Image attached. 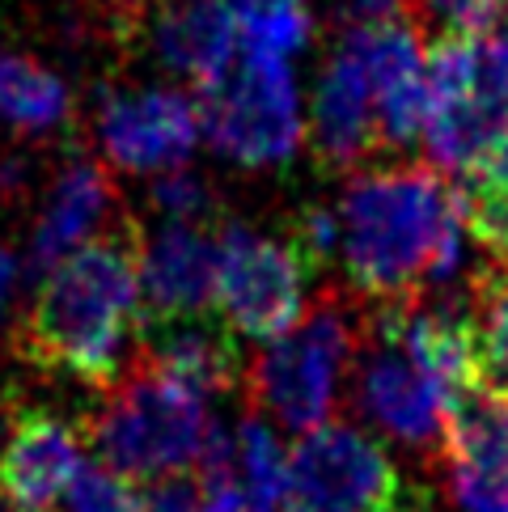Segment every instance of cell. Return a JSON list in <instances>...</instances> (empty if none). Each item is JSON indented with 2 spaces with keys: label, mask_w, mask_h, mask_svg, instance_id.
<instances>
[{
  "label": "cell",
  "mask_w": 508,
  "mask_h": 512,
  "mask_svg": "<svg viewBox=\"0 0 508 512\" xmlns=\"http://www.w3.org/2000/svg\"><path fill=\"white\" fill-rule=\"evenodd\" d=\"M335 221L343 271L377 305L458 288L475 254L458 187L432 166L352 170Z\"/></svg>",
  "instance_id": "6da1fadb"
},
{
  "label": "cell",
  "mask_w": 508,
  "mask_h": 512,
  "mask_svg": "<svg viewBox=\"0 0 508 512\" xmlns=\"http://www.w3.org/2000/svg\"><path fill=\"white\" fill-rule=\"evenodd\" d=\"M140 229L119 225L43 271L17 326V352L43 373L111 386L140 331Z\"/></svg>",
  "instance_id": "7a4b0ae2"
},
{
  "label": "cell",
  "mask_w": 508,
  "mask_h": 512,
  "mask_svg": "<svg viewBox=\"0 0 508 512\" xmlns=\"http://www.w3.org/2000/svg\"><path fill=\"white\" fill-rule=\"evenodd\" d=\"M208 428L212 419L204 398L140 360L106 386L102 407L81 424V436L98 466L115 470L127 483H149L161 474L191 470Z\"/></svg>",
  "instance_id": "3957f363"
},
{
  "label": "cell",
  "mask_w": 508,
  "mask_h": 512,
  "mask_svg": "<svg viewBox=\"0 0 508 512\" xmlns=\"http://www.w3.org/2000/svg\"><path fill=\"white\" fill-rule=\"evenodd\" d=\"M360 326L335 292L305 305L301 322L271 339L246 369L250 398L288 432H310L331 419L339 381L352 369Z\"/></svg>",
  "instance_id": "277c9868"
},
{
  "label": "cell",
  "mask_w": 508,
  "mask_h": 512,
  "mask_svg": "<svg viewBox=\"0 0 508 512\" xmlns=\"http://www.w3.org/2000/svg\"><path fill=\"white\" fill-rule=\"evenodd\" d=\"M199 136L212 140L229 161L246 170H271L293 161L305 140L293 68L280 56L246 51L221 77L195 94Z\"/></svg>",
  "instance_id": "5b68a950"
},
{
  "label": "cell",
  "mask_w": 508,
  "mask_h": 512,
  "mask_svg": "<svg viewBox=\"0 0 508 512\" xmlns=\"http://www.w3.org/2000/svg\"><path fill=\"white\" fill-rule=\"evenodd\" d=\"M314 263L293 233L271 237L242 221L216 229V288L212 309L242 339H280L301 322L310 305Z\"/></svg>",
  "instance_id": "8992f818"
},
{
  "label": "cell",
  "mask_w": 508,
  "mask_h": 512,
  "mask_svg": "<svg viewBox=\"0 0 508 512\" xmlns=\"http://www.w3.org/2000/svg\"><path fill=\"white\" fill-rule=\"evenodd\" d=\"M403 479L390 453L352 424H318L288 453L284 512H390Z\"/></svg>",
  "instance_id": "52a82bcc"
},
{
  "label": "cell",
  "mask_w": 508,
  "mask_h": 512,
  "mask_svg": "<svg viewBox=\"0 0 508 512\" xmlns=\"http://www.w3.org/2000/svg\"><path fill=\"white\" fill-rule=\"evenodd\" d=\"M352 373H356V407L369 424H377L398 445L420 449V453L445 445L449 398L420 369V360L407 352V343L398 339L390 305H381L377 318H369V326H360Z\"/></svg>",
  "instance_id": "ba28073f"
},
{
  "label": "cell",
  "mask_w": 508,
  "mask_h": 512,
  "mask_svg": "<svg viewBox=\"0 0 508 512\" xmlns=\"http://www.w3.org/2000/svg\"><path fill=\"white\" fill-rule=\"evenodd\" d=\"M98 140L111 166L161 174L187 166L199 144V111L178 89H132L106 94L98 111Z\"/></svg>",
  "instance_id": "9c48e42d"
},
{
  "label": "cell",
  "mask_w": 508,
  "mask_h": 512,
  "mask_svg": "<svg viewBox=\"0 0 508 512\" xmlns=\"http://www.w3.org/2000/svg\"><path fill=\"white\" fill-rule=\"evenodd\" d=\"M81 470V428L51 411H22L0 445V500L17 512H51Z\"/></svg>",
  "instance_id": "30bf717a"
},
{
  "label": "cell",
  "mask_w": 508,
  "mask_h": 512,
  "mask_svg": "<svg viewBox=\"0 0 508 512\" xmlns=\"http://www.w3.org/2000/svg\"><path fill=\"white\" fill-rule=\"evenodd\" d=\"M136 339L144 352L140 360L149 369L178 381V386L204 402L216 394H233L246 381L242 335L216 309L170 322H140Z\"/></svg>",
  "instance_id": "8fae6325"
},
{
  "label": "cell",
  "mask_w": 508,
  "mask_h": 512,
  "mask_svg": "<svg viewBox=\"0 0 508 512\" xmlns=\"http://www.w3.org/2000/svg\"><path fill=\"white\" fill-rule=\"evenodd\" d=\"M140 322H170L212 309L216 229L166 221L140 237Z\"/></svg>",
  "instance_id": "7c38bea8"
},
{
  "label": "cell",
  "mask_w": 508,
  "mask_h": 512,
  "mask_svg": "<svg viewBox=\"0 0 508 512\" xmlns=\"http://www.w3.org/2000/svg\"><path fill=\"white\" fill-rule=\"evenodd\" d=\"M310 149L326 170L352 174L369 153L381 149L377 132V111L369 81L343 51L322 68L314 85V106H310Z\"/></svg>",
  "instance_id": "4fadbf2b"
},
{
  "label": "cell",
  "mask_w": 508,
  "mask_h": 512,
  "mask_svg": "<svg viewBox=\"0 0 508 512\" xmlns=\"http://www.w3.org/2000/svg\"><path fill=\"white\" fill-rule=\"evenodd\" d=\"M115 208V182L106 174L98 161H72L64 166V174L56 178L39 225L30 233V246H26V271L30 276H43V271L56 267L64 254H72L77 246L89 242L106 216Z\"/></svg>",
  "instance_id": "5bb4252c"
},
{
  "label": "cell",
  "mask_w": 508,
  "mask_h": 512,
  "mask_svg": "<svg viewBox=\"0 0 508 512\" xmlns=\"http://www.w3.org/2000/svg\"><path fill=\"white\" fill-rule=\"evenodd\" d=\"M153 47L174 77L199 89L233 64L238 17L229 0H161L153 17Z\"/></svg>",
  "instance_id": "9a60e30c"
},
{
  "label": "cell",
  "mask_w": 508,
  "mask_h": 512,
  "mask_svg": "<svg viewBox=\"0 0 508 512\" xmlns=\"http://www.w3.org/2000/svg\"><path fill=\"white\" fill-rule=\"evenodd\" d=\"M470 373L475 386L508 398V263L483 254V263L470 267Z\"/></svg>",
  "instance_id": "2e32d148"
},
{
  "label": "cell",
  "mask_w": 508,
  "mask_h": 512,
  "mask_svg": "<svg viewBox=\"0 0 508 512\" xmlns=\"http://www.w3.org/2000/svg\"><path fill=\"white\" fill-rule=\"evenodd\" d=\"M445 453L449 466L504 474L508 479V398L466 386L445 407Z\"/></svg>",
  "instance_id": "e0dca14e"
},
{
  "label": "cell",
  "mask_w": 508,
  "mask_h": 512,
  "mask_svg": "<svg viewBox=\"0 0 508 512\" xmlns=\"http://www.w3.org/2000/svg\"><path fill=\"white\" fill-rule=\"evenodd\" d=\"M233 483H238L242 512H284L288 453L280 436L259 415H250L233 432Z\"/></svg>",
  "instance_id": "ac0fdd59"
},
{
  "label": "cell",
  "mask_w": 508,
  "mask_h": 512,
  "mask_svg": "<svg viewBox=\"0 0 508 512\" xmlns=\"http://www.w3.org/2000/svg\"><path fill=\"white\" fill-rule=\"evenodd\" d=\"M68 106V85L56 72L22 56H0V123L17 132H56Z\"/></svg>",
  "instance_id": "d6986e66"
},
{
  "label": "cell",
  "mask_w": 508,
  "mask_h": 512,
  "mask_svg": "<svg viewBox=\"0 0 508 512\" xmlns=\"http://www.w3.org/2000/svg\"><path fill=\"white\" fill-rule=\"evenodd\" d=\"M233 17H238V39L246 51H263V56H297L310 43V5L305 0H229Z\"/></svg>",
  "instance_id": "ffe728a7"
},
{
  "label": "cell",
  "mask_w": 508,
  "mask_h": 512,
  "mask_svg": "<svg viewBox=\"0 0 508 512\" xmlns=\"http://www.w3.org/2000/svg\"><path fill=\"white\" fill-rule=\"evenodd\" d=\"M149 199H153V208L174 225H204V229H212V221H221V199H216V191L208 187V178L191 174L187 166L161 170Z\"/></svg>",
  "instance_id": "44dd1931"
},
{
  "label": "cell",
  "mask_w": 508,
  "mask_h": 512,
  "mask_svg": "<svg viewBox=\"0 0 508 512\" xmlns=\"http://www.w3.org/2000/svg\"><path fill=\"white\" fill-rule=\"evenodd\" d=\"M500 0H415L424 22L437 34H483Z\"/></svg>",
  "instance_id": "7402d4cb"
},
{
  "label": "cell",
  "mask_w": 508,
  "mask_h": 512,
  "mask_svg": "<svg viewBox=\"0 0 508 512\" xmlns=\"http://www.w3.org/2000/svg\"><path fill=\"white\" fill-rule=\"evenodd\" d=\"M453 470V500L462 512H508V479L504 474H483L466 466Z\"/></svg>",
  "instance_id": "603a6c76"
},
{
  "label": "cell",
  "mask_w": 508,
  "mask_h": 512,
  "mask_svg": "<svg viewBox=\"0 0 508 512\" xmlns=\"http://www.w3.org/2000/svg\"><path fill=\"white\" fill-rule=\"evenodd\" d=\"M411 13H415V0H331V22L343 30L398 22V17H411Z\"/></svg>",
  "instance_id": "cb8c5ba5"
},
{
  "label": "cell",
  "mask_w": 508,
  "mask_h": 512,
  "mask_svg": "<svg viewBox=\"0 0 508 512\" xmlns=\"http://www.w3.org/2000/svg\"><path fill=\"white\" fill-rule=\"evenodd\" d=\"M479 43H483L487 56H492V64L508 77V0H500L496 13L487 17V26H483V34H479Z\"/></svg>",
  "instance_id": "d4e9b609"
},
{
  "label": "cell",
  "mask_w": 508,
  "mask_h": 512,
  "mask_svg": "<svg viewBox=\"0 0 508 512\" xmlns=\"http://www.w3.org/2000/svg\"><path fill=\"white\" fill-rule=\"evenodd\" d=\"M390 512H432V504L420 496V491H411V487H403V496H398V504L390 508Z\"/></svg>",
  "instance_id": "484cf974"
},
{
  "label": "cell",
  "mask_w": 508,
  "mask_h": 512,
  "mask_svg": "<svg viewBox=\"0 0 508 512\" xmlns=\"http://www.w3.org/2000/svg\"><path fill=\"white\" fill-rule=\"evenodd\" d=\"M13 254L0 246V309H5V297H9V284H13Z\"/></svg>",
  "instance_id": "4316f807"
},
{
  "label": "cell",
  "mask_w": 508,
  "mask_h": 512,
  "mask_svg": "<svg viewBox=\"0 0 508 512\" xmlns=\"http://www.w3.org/2000/svg\"><path fill=\"white\" fill-rule=\"evenodd\" d=\"M0 512H17V508H13V504H5V500H0Z\"/></svg>",
  "instance_id": "83f0119b"
}]
</instances>
